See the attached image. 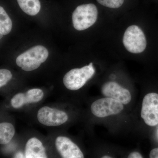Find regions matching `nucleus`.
Instances as JSON below:
<instances>
[{
  "label": "nucleus",
  "mask_w": 158,
  "mask_h": 158,
  "mask_svg": "<svg viewBox=\"0 0 158 158\" xmlns=\"http://www.w3.org/2000/svg\"><path fill=\"white\" fill-rule=\"evenodd\" d=\"M48 56L47 49L43 46H36L19 55L16 59V63L23 70L31 71L39 67Z\"/></svg>",
  "instance_id": "nucleus-1"
},
{
  "label": "nucleus",
  "mask_w": 158,
  "mask_h": 158,
  "mask_svg": "<svg viewBox=\"0 0 158 158\" xmlns=\"http://www.w3.org/2000/svg\"><path fill=\"white\" fill-rule=\"evenodd\" d=\"M98 14L97 8L94 4H84L78 6L73 13L74 27L79 31L89 28L96 22Z\"/></svg>",
  "instance_id": "nucleus-2"
},
{
  "label": "nucleus",
  "mask_w": 158,
  "mask_h": 158,
  "mask_svg": "<svg viewBox=\"0 0 158 158\" xmlns=\"http://www.w3.org/2000/svg\"><path fill=\"white\" fill-rule=\"evenodd\" d=\"M95 72L92 62L81 68L73 69L64 76L63 83L69 90H79L92 77Z\"/></svg>",
  "instance_id": "nucleus-3"
},
{
  "label": "nucleus",
  "mask_w": 158,
  "mask_h": 158,
  "mask_svg": "<svg viewBox=\"0 0 158 158\" xmlns=\"http://www.w3.org/2000/svg\"><path fill=\"white\" fill-rule=\"evenodd\" d=\"M123 45L132 53H140L144 52L147 41L144 32L136 25L130 26L127 29L123 39Z\"/></svg>",
  "instance_id": "nucleus-4"
},
{
  "label": "nucleus",
  "mask_w": 158,
  "mask_h": 158,
  "mask_svg": "<svg viewBox=\"0 0 158 158\" xmlns=\"http://www.w3.org/2000/svg\"><path fill=\"white\" fill-rule=\"evenodd\" d=\"M123 109V104L120 102L108 97L95 101L90 107L94 115L99 118L118 114Z\"/></svg>",
  "instance_id": "nucleus-5"
},
{
  "label": "nucleus",
  "mask_w": 158,
  "mask_h": 158,
  "mask_svg": "<svg viewBox=\"0 0 158 158\" xmlns=\"http://www.w3.org/2000/svg\"><path fill=\"white\" fill-rule=\"evenodd\" d=\"M141 116L144 122L150 126L158 124V94H146L142 102Z\"/></svg>",
  "instance_id": "nucleus-6"
},
{
  "label": "nucleus",
  "mask_w": 158,
  "mask_h": 158,
  "mask_svg": "<svg viewBox=\"0 0 158 158\" xmlns=\"http://www.w3.org/2000/svg\"><path fill=\"white\" fill-rule=\"evenodd\" d=\"M37 117L40 123L47 126L61 125L66 122L68 118L65 112L47 106L40 109Z\"/></svg>",
  "instance_id": "nucleus-7"
},
{
  "label": "nucleus",
  "mask_w": 158,
  "mask_h": 158,
  "mask_svg": "<svg viewBox=\"0 0 158 158\" xmlns=\"http://www.w3.org/2000/svg\"><path fill=\"white\" fill-rule=\"evenodd\" d=\"M102 92L104 96L116 100L123 104H127L131 100L130 91L115 82L105 84L102 87Z\"/></svg>",
  "instance_id": "nucleus-8"
},
{
  "label": "nucleus",
  "mask_w": 158,
  "mask_h": 158,
  "mask_svg": "<svg viewBox=\"0 0 158 158\" xmlns=\"http://www.w3.org/2000/svg\"><path fill=\"white\" fill-rule=\"evenodd\" d=\"M55 144L62 158H84L83 152L77 145L68 138L59 136L56 139Z\"/></svg>",
  "instance_id": "nucleus-9"
},
{
  "label": "nucleus",
  "mask_w": 158,
  "mask_h": 158,
  "mask_svg": "<svg viewBox=\"0 0 158 158\" xmlns=\"http://www.w3.org/2000/svg\"><path fill=\"white\" fill-rule=\"evenodd\" d=\"M44 96V94L41 89H31L25 93H20L15 95L11 100V106L13 108L18 109L25 104L39 102L42 100Z\"/></svg>",
  "instance_id": "nucleus-10"
},
{
  "label": "nucleus",
  "mask_w": 158,
  "mask_h": 158,
  "mask_svg": "<svg viewBox=\"0 0 158 158\" xmlns=\"http://www.w3.org/2000/svg\"><path fill=\"white\" fill-rule=\"evenodd\" d=\"M25 156L26 158L48 157L42 142L37 138L29 139L26 145Z\"/></svg>",
  "instance_id": "nucleus-11"
},
{
  "label": "nucleus",
  "mask_w": 158,
  "mask_h": 158,
  "mask_svg": "<svg viewBox=\"0 0 158 158\" xmlns=\"http://www.w3.org/2000/svg\"><path fill=\"white\" fill-rule=\"evenodd\" d=\"M20 8L28 15H35L39 13L41 8L39 0H17Z\"/></svg>",
  "instance_id": "nucleus-12"
},
{
  "label": "nucleus",
  "mask_w": 158,
  "mask_h": 158,
  "mask_svg": "<svg viewBox=\"0 0 158 158\" xmlns=\"http://www.w3.org/2000/svg\"><path fill=\"white\" fill-rule=\"evenodd\" d=\"M15 133L13 125L9 123H2L0 124V143L6 144L10 142Z\"/></svg>",
  "instance_id": "nucleus-13"
},
{
  "label": "nucleus",
  "mask_w": 158,
  "mask_h": 158,
  "mask_svg": "<svg viewBox=\"0 0 158 158\" xmlns=\"http://www.w3.org/2000/svg\"><path fill=\"white\" fill-rule=\"evenodd\" d=\"M12 22L4 8L0 7V34L7 35L12 29Z\"/></svg>",
  "instance_id": "nucleus-14"
},
{
  "label": "nucleus",
  "mask_w": 158,
  "mask_h": 158,
  "mask_svg": "<svg viewBox=\"0 0 158 158\" xmlns=\"http://www.w3.org/2000/svg\"><path fill=\"white\" fill-rule=\"evenodd\" d=\"M102 6L111 9H118L121 7L124 0H97Z\"/></svg>",
  "instance_id": "nucleus-15"
},
{
  "label": "nucleus",
  "mask_w": 158,
  "mask_h": 158,
  "mask_svg": "<svg viewBox=\"0 0 158 158\" xmlns=\"http://www.w3.org/2000/svg\"><path fill=\"white\" fill-rule=\"evenodd\" d=\"M12 75L10 71L6 69H1L0 70V87L6 85L8 82L12 78Z\"/></svg>",
  "instance_id": "nucleus-16"
},
{
  "label": "nucleus",
  "mask_w": 158,
  "mask_h": 158,
  "mask_svg": "<svg viewBox=\"0 0 158 158\" xmlns=\"http://www.w3.org/2000/svg\"><path fill=\"white\" fill-rule=\"evenodd\" d=\"M149 157L151 158H158V148L152 149L150 152Z\"/></svg>",
  "instance_id": "nucleus-17"
},
{
  "label": "nucleus",
  "mask_w": 158,
  "mask_h": 158,
  "mask_svg": "<svg viewBox=\"0 0 158 158\" xmlns=\"http://www.w3.org/2000/svg\"><path fill=\"white\" fill-rule=\"evenodd\" d=\"M128 158H142L143 156L142 155L138 152H133L131 153V154L128 156Z\"/></svg>",
  "instance_id": "nucleus-18"
},
{
  "label": "nucleus",
  "mask_w": 158,
  "mask_h": 158,
  "mask_svg": "<svg viewBox=\"0 0 158 158\" xmlns=\"http://www.w3.org/2000/svg\"><path fill=\"white\" fill-rule=\"evenodd\" d=\"M14 157L16 158H25V156H24L22 152H18L15 155Z\"/></svg>",
  "instance_id": "nucleus-19"
},
{
  "label": "nucleus",
  "mask_w": 158,
  "mask_h": 158,
  "mask_svg": "<svg viewBox=\"0 0 158 158\" xmlns=\"http://www.w3.org/2000/svg\"><path fill=\"white\" fill-rule=\"evenodd\" d=\"M102 158H112L111 157L109 156H103Z\"/></svg>",
  "instance_id": "nucleus-20"
},
{
  "label": "nucleus",
  "mask_w": 158,
  "mask_h": 158,
  "mask_svg": "<svg viewBox=\"0 0 158 158\" xmlns=\"http://www.w3.org/2000/svg\"><path fill=\"white\" fill-rule=\"evenodd\" d=\"M3 35H2V34H1V38H2V37H3Z\"/></svg>",
  "instance_id": "nucleus-21"
}]
</instances>
